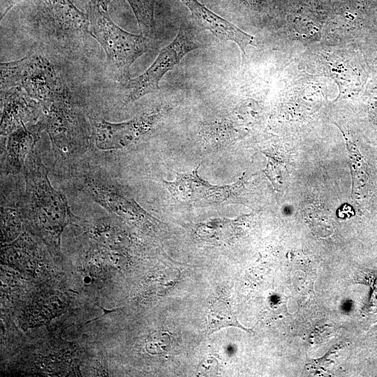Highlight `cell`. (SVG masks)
<instances>
[{"label":"cell","instance_id":"cell-18","mask_svg":"<svg viewBox=\"0 0 377 377\" xmlns=\"http://www.w3.org/2000/svg\"><path fill=\"white\" fill-rule=\"evenodd\" d=\"M170 337L166 332H158L151 334L146 341V350L152 355L166 353L170 348Z\"/></svg>","mask_w":377,"mask_h":377},{"label":"cell","instance_id":"cell-8","mask_svg":"<svg viewBox=\"0 0 377 377\" xmlns=\"http://www.w3.org/2000/svg\"><path fill=\"white\" fill-rule=\"evenodd\" d=\"M161 116V110L154 109L124 122L112 123L105 119L98 120L94 126L96 146L102 150L126 147L154 128Z\"/></svg>","mask_w":377,"mask_h":377},{"label":"cell","instance_id":"cell-7","mask_svg":"<svg viewBox=\"0 0 377 377\" xmlns=\"http://www.w3.org/2000/svg\"><path fill=\"white\" fill-rule=\"evenodd\" d=\"M42 26L57 39L80 42L90 35L87 13L72 0H32Z\"/></svg>","mask_w":377,"mask_h":377},{"label":"cell","instance_id":"cell-16","mask_svg":"<svg viewBox=\"0 0 377 377\" xmlns=\"http://www.w3.org/2000/svg\"><path fill=\"white\" fill-rule=\"evenodd\" d=\"M94 235L98 244L109 251L121 249L126 243V237L123 232L110 226L101 225L97 227Z\"/></svg>","mask_w":377,"mask_h":377},{"label":"cell","instance_id":"cell-5","mask_svg":"<svg viewBox=\"0 0 377 377\" xmlns=\"http://www.w3.org/2000/svg\"><path fill=\"white\" fill-rule=\"evenodd\" d=\"M42 108L43 113L36 123L42 131L47 132L54 151L66 157L82 153L88 143V130L68 97L57 99Z\"/></svg>","mask_w":377,"mask_h":377},{"label":"cell","instance_id":"cell-14","mask_svg":"<svg viewBox=\"0 0 377 377\" xmlns=\"http://www.w3.org/2000/svg\"><path fill=\"white\" fill-rule=\"evenodd\" d=\"M238 220L214 219L196 226L198 236L208 242H225L236 234Z\"/></svg>","mask_w":377,"mask_h":377},{"label":"cell","instance_id":"cell-9","mask_svg":"<svg viewBox=\"0 0 377 377\" xmlns=\"http://www.w3.org/2000/svg\"><path fill=\"white\" fill-rule=\"evenodd\" d=\"M191 12L194 24L201 30H208L222 41L235 43L241 52L243 64L246 60V49L256 46V38L216 14L198 0H180Z\"/></svg>","mask_w":377,"mask_h":377},{"label":"cell","instance_id":"cell-2","mask_svg":"<svg viewBox=\"0 0 377 377\" xmlns=\"http://www.w3.org/2000/svg\"><path fill=\"white\" fill-rule=\"evenodd\" d=\"M87 14L90 35L103 47L110 72L117 81L126 83L131 79V66L154 48L153 41L124 31L113 22L108 10L90 2Z\"/></svg>","mask_w":377,"mask_h":377},{"label":"cell","instance_id":"cell-22","mask_svg":"<svg viewBox=\"0 0 377 377\" xmlns=\"http://www.w3.org/2000/svg\"><path fill=\"white\" fill-rule=\"evenodd\" d=\"M73 2L76 1L77 0H72ZM90 3L95 4L102 8L108 10V6L110 4V2L111 0H89Z\"/></svg>","mask_w":377,"mask_h":377},{"label":"cell","instance_id":"cell-13","mask_svg":"<svg viewBox=\"0 0 377 377\" xmlns=\"http://www.w3.org/2000/svg\"><path fill=\"white\" fill-rule=\"evenodd\" d=\"M346 140L353 179L352 196L355 201L362 200L369 191L367 165L356 146L347 138Z\"/></svg>","mask_w":377,"mask_h":377},{"label":"cell","instance_id":"cell-10","mask_svg":"<svg viewBox=\"0 0 377 377\" xmlns=\"http://www.w3.org/2000/svg\"><path fill=\"white\" fill-rule=\"evenodd\" d=\"M3 105L1 134L9 135L14 130L33 120H39L43 108L20 87L1 90Z\"/></svg>","mask_w":377,"mask_h":377},{"label":"cell","instance_id":"cell-4","mask_svg":"<svg viewBox=\"0 0 377 377\" xmlns=\"http://www.w3.org/2000/svg\"><path fill=\"white\" fill-rule=\"evenodd\" d=\"M198 27L182 24L175 39L163 48L153 64L140 75L126 83V102H133L146 94L156 92L163 77L189 52L201 48L204 42Z\"/></svg>","mask_w":377,"mask_h":377},{"label":"cell","instance_id":"cell-20","mask_svg":"<svg viewBox=\"0 0 377 377\" xmlns=\"http://www.w3.org/2000/svg\"><path fill=\"white\" fill-rule=\"evenodd\" d=\"M219 369V364L213 357L206 359L200 363L199 365L197 374L198 376H215L216 375Z\"/></svg>","mask_w":377,"mask_h":377},{"label":"cell","instance_id":"cell-11","mask_svg":"<svg viewBox=\"0 0 377 377\" xmlns=\"http://www.w3.org/2000/svg\"><path fill=\"white\" fill-rule=\"evenodd\" d=\"M85 189L91 198L101 206L125 219L150 223L153 219L133 199L114 186L93 179L85 181Z\"/></svg>","mask_w":377,"mask_h":377},{"label":"cell","instance_id":"cell-12","mask_svg":"<svg viewBox=\"0 0 377 377\" xmlns=\"http://www.w3.org/2000/svg\"><path fill=\"white\" fill-rule=\"evenodd\" d=\"M40 131L36 124L31 130L23 126L8 135L4 173L16 175L22 171L27 156L34 149Z\"/></svg>","mask_w":377,"mask_h":377},{"label":"cell","instance_id":"cell-6","mask_svg":"<svg viewBox=\"0 0 377 377\" xmlns=\"http://www.w3.org/2000/svg\"><path fill=\"white\" fill-rule=\"evenodd\" d=\"M199 164L189 172L179 173L174 171L176 178L173 181L163 180L177 202L185 205H207L234 202L244 188V181L241 177L230 185L215 186L200 177Z\"/></svg>","mask_w":377,"mask_h":377},{"label":"cell","instance_id":"cell-19","mask_svg":"<svg viewBox=\"0 0 377 377\" xmlns=\"http://www.w3.org/2000/svg\"><path fill=\"white\" fill-rule=\"evenodd\" d=\"M264 172L272 182L275 188L279 190V188L283 184L284 167L272 157L268 158L267 167L264 170Z\"/></svg>","mask_w":377,"mask_h":377},{"label":"cell","instance_id":"cell-15","mask_svg":"<svg viewBox=\"0 0 377 377\" xmlns=\"http://www.w3.org/2000/svg\"><path fill=\"white\" fill-rule=\"evenodd\" d=\"M131 7L140 29L146 34L155 31L154 1L126 0Z\"/></svg>","mask_w":377,"mask_h":377},{"label":"cell","instance_id":"cell-1","mask_svg":"<svg viewBox=\"0 0 377 377\" xmlns=\"http://www.w3.org/2000/svg\"><path fill=\"white\" fill-rule=\"evenodd\" d=\"M22 172L25 195L22 207L24 213L46 235L58 239L73 218L66 198L52 186L48 169L34 149L27 156Z\"/></svg>","mask_w":377,"mask_h":377},{"label":"cell","instance_id":"cell-3","mask_svg":"<svg viewBox=\"0 0 377 377\" xmlns=\"http://www.w3.org/2000/svg\"><path fill=\"white\" fill-rule=\"evenodd\" d=\"M0 69L1 90L20 87L41 105L68 97L52 64L34 48L20 60L1 63Z\"/></svg>","mask_w":377,"mask_h":377},{"label":"cell","instance_id":"cell-17","mask_svg":"<svg viewBox=\"0 0 377 377\" xmlns=\"http://www.w3.org/2000/svg\"><path fill=\"white\" fill-rule=\"evenodd\" d=\"M207 323L210 333L228 326H235L246 330L238 323L235 315L225 307H214L207 316Z\"/></svg>","mask_w":377,"mask_h":377},{"label":"cell","instance_id":"cell-21","mask_svg":"<svg viewBox=\"0 0 377 377\" xmlns=\"http://www.w3.org/2000/svg\"><path fill=\"white\" fill-rule=\"evenodd\" d=\"M23 1L29 0H0V19L2 20L15 5Z\"/></svg>","mask_w":377,"mask_h":377}]
</instances>
